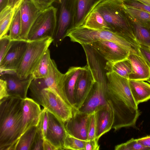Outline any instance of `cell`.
Instances as JSON below:
<instances>
[{"mask_svg": "<svg viewBox=\"0 0 150 150\" xmlns=\"http://www.w3.org/2000/svg\"><path fill=\"white\" fill-rule=\"evenodd\" d=\"M106 75L105 99L114 114L112 128L115 131L123 127L136 128L141 112L132 94L129 79L113 72H107Z\"/></svg>", "mask_w": 150, "mask_h": 150, "instance_id": "1", "label": "cell"}, {"mask_svg": "<svg viewBox=\"0 0 150 150\" xmlns=\"http://www.w3.org/2000/svg\"><path fill=\"white\" fill-rule=\"evenodd\" d=\"M23 99L9 96L0 100V150H15L21 136Z\"/></svg>", "mask_w": 150, "mask_h": 150, "instance_id": "2", "label": "cell"}, {"mask_svg": "<svg viewBox=\"0 0 150 150\" xmlns=\"http://www.w3.org/2000/svg\"><path fill=\"white\" fill-rule=\"evenodd\" d=\"M92 10L101 15L111 31L126 39L134 48L140 47L133 32L131 17L122 0H102Z\"/></svg>", "mask_w": 150, "mask_h": 150, "instance_id": "3", "label": "cell"}, {"mask_svg": "<svg viewBox=\"0 0 150 150\" xmlns=\"http://www.w3.org/2000/svg\"><path fill=\"white\" fill-rule=\"evenodd\" d=\"M67 37H69L71 42H77L81 45H88L103 40L115 42L129 51L133 47L126 39L107 30H95L81 26L69 29L67 32Z\"/></svg>", "mask_w": 150, "mask_h": 150, "instance_id": "4", "label": "cell"}, {"mask_svg": "<svg viewBox=\"0 0 150 150\" xmlns=\"http://www.w3.org/2000/svg\"><path fill=\"white\" fill-rule=\"evenodd\" d=\"M46 88L55 90L67 103L73 107L65 92L64 74L60 71L55 62L51 59L47 76L42 78L33 79L32 81L29 88L30 97L32 98L36 96Z\"/></svg>", "mask_w": 150, "mask_h": 150, "instance_id": "5", "label": "cell"}, {"mask_svg": "<svg viewBox=\"0 0 150 150\" xmlns=\"http://www.w3.org/2000/svg\"><path fill=\"white\" fill-rule=\"evenodd\" d=\"M53 39L47 37L38 40L28 41L27 48L21 63L15 73L21 79L32 75Z\"/></svg>", "mask_w": 150, "mask_h": 150, "instance_id": "6", "label": "cell"}, {"mask_svg": "<svg viewBox=\"0 0 150 150\" xmlns=\"http://www.w3.org/2000/svg\"><path fill=\"white\" fill-rule=\"evenodd\" d=\"M77 0H55L57 8L56 25L52 42L58 47L66 37L67 32L73 26Z\"/></svg>", "mask_w": 150, "mask_h": 150, "instance_id": "7", "label": "cell"}, {"mask_svg": "<svg viewBox=\"0 0 150 150\" xmlns=\"http://www.w3.org/2000/svg\"><path fill=\"white\" fill-rule=\"evenodd\" d=\"M31 98L64 123L72 116L74 108L67 103L54 90L44 88Z\"/></svg>", "mask_w": 150, "mask_h": 150, "instance_id": "8", "label": "cell"}, {"mask_svg": "<svg viewBox=\"0 0 150 150\" xmlns=\"http://www.w3.org/2000/svg\"><path fill=\"white\" fill-rule=\"evenodd\" d=\"M57 8L52 5L43 10L37 18L28 33L27 40L34 41L53 38L57 23Z\"/></svg>", "mask_w": 150, "mask_h": 150, "instance_id": "9", "label": "cell"}, {"mask_svg": "<svg viewBox=\"0 0 150 150\" xmlns=\"http://www.w3.org/2000/svg\"><path fill=\"white\" fill-rule=\"evenodd\" d=\"M96 81L81 108L80 111L91 114L99 108L107 103L105 95L107 88V79L104 70L97 71L93 73Z\"/></svg>", "mask_w": 150, "mask_h": 150, "instance_id": "10", "label": "cell"}, {"mask_svg": "<svg viewBox=\"0 0 150 150\" xmlns=\"http://www.w3.org/2000/svg\"><path fill=\"white\" fill-rule=\"evenodd\" d=\"M28 40H11L4 57L0 62L1 74L15 73L25 54Z\"/></svg>", "mask_w": 150, "mask_h": 150, "instance_id": "11", "label": "cell"}, {"mask_svg": "<svg viewBox=\"0 0 150 150\" xmlns=\"http://www.w3.org/2000/svg\"><path fill=\"white\" fill-rule=\"evenodd\" d=\"M96 81L87 64L82 67L74 90V109L79 110L83 104Z\"/></svg>", "mask_w": 150, "mask_h": 150, "instance_id": "12", "label": "cell"}, {"mask_svg": "<svg viewBox=\"0 0 150 150\" xmlns=\"http://www.w3.org/2000/svg\"><path fill=\"white\" fill-rule=\"evenodd\" d=\"M88 45L108 62H114L127 59L129 54V51L110 41L99 40Z\"/></svg>", "mask_w": 150, "mask_h": 150, "instance_id": "13", "label": "cell"}, {"mask_svg": "<svg viewBox=\"0 0 150 150\" xmlns=\"http://www.w3.org/2000/svg\"><path fill=\"white\" fill-rule=\"evenodd\" d=\"M91 114L74 108L72 117L64 123L67 134L77 139L87 141Z\"/></svg>", "mask_w": 150, "mask_h": 150, "instance_id": "14", "label": "cell"}, {"mask_svg": "<svg viewBox=\"0 0 150 150\" xmlns=\"http://www.w3.org/2000/svg\"><path fill=\"white\" fill-rule=\"evenodd\" d=\"M48 122L45 139L58 150H64V145L67 133L64 123L55 115L48 111Z\"/></svg>", "mask_w": 150, "mask_h": 150, "instance_id": "15", "label": "cell"}, {"mask_svg": "<svg viewBox=\"0 0 150 150\" xmlns=\"http://www.w3.org/2000/svg\"><path fill=\"white\" fill-rule=\"evenodd\" d=\"M20 8L21 24L20 38L28 40V35L32 26L43 10L39 8L33 0H24Z\"/></svg>", "mask_w": 150, "mask_h": 150, "instance_id": "16", "label": "cell"}, {"mask_svg": "<svg viewBox=\"0 0 150 150\" xmlns=\"http://www.w3.org/2000/svg\"><path fill=\"white\" fill-rule=\"evenodd\" d=\"M139 48L131 49L127 59L132 67L129 79L146 81L150 76V67L142 55Z\"/></svg>", "mask_w": 150, "mask_h": 150, "instance_id": "17", "label": "cell"}, {"mask_svg": "<svg viewBox=\"0 0 150 150\" xmlns=\"http://www.w3.org/2000/svg\"><path fill=\"white\" fill-rule=\"evenodd\" d=\"M2 78L6 82L9 96H15L23 99L27 97L28 89L33 79L32 75L24 79H21L15 73L2 74Z\"/></svg>", "mask_w": 150, "mask_h": 150, "instance_id": "18", "label": "cell"}, {"mask_svg": "<svg viewBox=\"0 0 150 150\" xmlns=\"http://www.w3.org/2000/svg\"><path fill=\"white\" fill-rule=\"evenodd\" d=\"M41 111L40 105L31 98L23 99L21 136L31 127L37 126Z\"/></svg>", "mask_w": 150, "mask_h": 150, "instance_id": "19", "label": "cell"}, {"mask_svg": "<svg viewBox=\"0 0 150 150\" xmlns=\"http://www.w3.org/2000/svg\"><path fill=\"white\" fill-rule=\"evenodd\" d=\"M96 124V139L98 141L103 134L112 128L114 114L112 107L107 103L95 111Z\"/></svg>", "mask_w": 150, "mask_h": 150, "instance_id": "20", "label": "cell"}, {"mask_svg": "<svg viewBox=\"0 0 150 150\" xmlns=\"http://www.w3.org/2000/svg\"><path fill=\"white\" fill-rule=\"evenodd\" d=\"M130 15L137 41L141 45L150 47V22L137 20Z\"/></svg>", "mask_w": 150, "mask_h": 150, "instance_id": "21", "label": "cell"}, {"mask_svg": "<svg viewBox=\"0 0 150 150\" xmlns=\"http://www.w3.org/2000/svg\"><path fill=\"white\" fill-rule=\"evenodd\" d=\"M130 91L137 105L150 99V84L142 80L129 79Z\"/></svg>", "mask_w": 150, "mask_h": 150, "instance_id": "22", "label": "cell"}, {"mask_svg": "<svg viewBox=\"0 0 150 150\" xmlns=\"http://www.w3.org/2000/svg\"><path fill=\"white\" fill-rule=\"evenodd\" d=\"M102 0H77L75 16L71 28L82 26L94 6Z\"/></svg>", "mask_w": 150, "mask_h": 150, "instance_id": "23", "label": "cell"}, {"mask_svg": "<svg viewBox=\"0 0 150 150\" xmlns=\"http://www.w3.org/2000/svg\"><path fill=\"white\" fill-rule=\"evenodd\" d=\"M82 67H71L64 73L65 89L67 98L74 108V90L75 84Z\"/></svg>", "mask_w": 150, "mask_h": 150, "instance_id": "24", "label": "cell"}, {"mask_svg": "<svg viewBox=\"0 0 150 150\" xmlns=\"http://www.w3.org/2000/svg\"><path fill=\"white\" fill-rule=\"evenodd\" d=\"M104 69L107 72H114L129 79V75L132 71V67L130 61L127 58L114 62L107 61Z\"/></svg>", "mask_w": 150, "mask_h": 150, "instance_id": "25", "label": "cell"}, {"mask_svg": "<svg viewBox=\"0 0 150 150\" xmlns=\"http://www.w3.org/2000/svg\"><path fill=\"white\" fill-rule=\"evenodd\" d=\"M82 26L95 30H107L110 28L101 15L97 11L92 10Z\"/></svg>", "mask_w": 150, "mask_h": 150, "instance_id": "26", "label": "cell"}, {"mask_svg": "<svg viewBox=\"0 0 150 150\" xmlns=\"http://www.w3.org/2000/svg\"><path fill=\"white\" fill-rule=\"evenodd\" d=\"M37 131V126L28 129L20 137L15 150H31Z\"/></svg>", "mask_w": 150, "mask_h": 150, "instance_id": "27", "label": "cell"}, {"mask_svg": "<svg viewBox=\"0 0 150 150\" xmlns=\"http://www.w3.org/2000/svg\"><path fill=\"white\" fill-rule=\"evenodd\" d=\"M17 9L7 6L0 12V38L7 35Z\"/></svg>", "mask_w": 150, "mask_h": 150, "instance_id": "28", "label": "cell"}, {"mask_svg": "<svg viewBox=\"0 0 150 150\" xmlns=\"http://www.w3.org/2000/svg\"><path fill=\"white\" fill-rule=\"evenodd\" d=\"M51 59L50 51L48 49L44 53L32 74L33 79L42 78L47 76Z\"/></svg>", "mask_w": 150, "mask_h": 150, "instance_id": "29", "label": "cell"}, {"mask_svg": "<svg viewBox=\"0 0 150 150\" xmlns=\"http://www.w3.org/2000/svg\"><path fill=\"white\" fill-rule=\"evenodd\" d=\"M21 24L20 7L16 11L9 29V36L11 40H21Z\"/></svg>", "mask_w": 150, "mask_h": 150, "instance_id": "30", "label": "cell"}, {"mask_svg": "<svg viewBox=\"0 0 150 150\" xmlns=\"http://www.w3.org/2000/svg\"><path fill=\"white\" fill-rule=\"evenodd\" d=\"M86 141L77 139L67 134L64 142V150H85Z\"/></svg>", "mask_w": 150, "mask_h": 150, "instance_id": "31", "label": "cell"}, {"mask_svg": "<svg viewBox=\"0 0 150 150\" xmlns=\"http://www.w3.org/2000/svg\"><path fill=\"white\" fill-rule=\"evenodd\" d=\"M115 150H150V148L139 144L137 139H131L126 142L115 146Z\"/></svg>", "mask_w": 150, "mask_h": 150, "instance_id": "32", "label": "cell"}, {"mask_svg": "<svg viewBox=\"0 0 150 150\" xmlns=\"http://www.w3.org/2000/svg\"><path fill=\"white\" fill-rule=\"evenodd\" d=\"M124 6L126 11L135 19L150 22V13L126 6L125 5Z\"/></svg>", "mask_w": 150, "mask_h": 150, "instance_id": "33", "label": "cell"}, {"mask_svg": "<svg viewBox=\"0 0 150 150\" xmlns=\"http://www.w3.org/2000/svg\"><path fill=\"white\" fill-rule=\"evenodd\" d=\"M48 122V111L46 108H44L42 110L37 128L42 132L44 139L46 134Z\"/></svg>", "mask_w": 150, "mask_h": 150, "instance_id": "34", "label": "cell"}, {"mask_svg": "<svg viewBox=\"0 0 150 150\" xmlns=\"http://www.w3.org/2000/svg\"><path fill=\"white\" fill-rule=\"evenodd\" d=\"M125 6L147 11L150 13V5L138 0H122Z\"/></svg>", "mask_w": 150, "mask_h": 150, "instance_id": "35", "label": "cell"}, {"mask_svg": "<svg viewBox=\"0 0 150 150\" xmlns=\"http://www.w3.org/2000/svg\"><path fill=\"white\" fill-rule=\"evenodd\" d=\"M11 41L9 35L7 34L0 38V62L6 53Z\"/></svg>", "mask_w": 150, "mask_h": 150, "instance_id": "36", "label": "cell"}, {"mask_svg": "<svg viewBox=\"0 0 150 150\" xmlns=\"http://www.w3.org/2000/svg\"><path fill=\"white\" fill-rule=\"evenodd\" d=\"M96 124L95 112L91 114L88 128L87 140L96 139Z\"/></svg>", "mask_w": 150, "mask_h": 150, "instance_id": "37", "label": "cell"}, {"mask_svg": "<svg viewBox=\"0 0 150 150\" xmlns=\"http://www.w3.org/2000/svg\"><path fill=\"white\" fill-rule=\"evenodd\" d=\"M44 139L42 132L37 129L36 133L31 150H43Z\"/></svg>", "mask_w": 150, "mask_h": 150, "instance_id": "38", "label": "cell"}, {"mask_svg": "<svg viewBox=\"0 0 150 150\" xmlns=\"http://www.w3.org/2000/svg\"><path fill=\"white\" fill-rule=\"evenodd\" d=\"M9 96L6 82L4 79L1 78L0 80V100Z\"/></svg>", "mask_w": 150, "mask_h": 150, "instance_id": "39", "label": "cell"}, {"mask_svg": "<svg viewBox=\"0 0 150 150\" xmlns=\"http://www.w3.org/2000/svg\"><path fill=\"white\" fill-rule=\"evenodd\" d=\"M55 0H33L36 5L44 10L52 5Z\"/></svg>", "mask_w": 150, "mask_h": 150, "instance_id": "40", "label": "cell"}, {"mask_svg": "<svg viewBox=\"0 0 150 150\" xmlns=\"http://www.w3.org/2000/svg\"><path fill=\"white\" fill-rule=\"evenodd\" d=\"M98 142V141L96 139L87 141L85 144V150H99L100 146Z\"/></svg>", "mask_w": 150, "mask_h": 150, "instance_id": "41", "label": "cell"}, {"mask_svg": "<svg viewBox=\"0 0 150 150\" xmlns=\"http://www.w3.org/2000/svg\"><path fill=\"white\" fill-rule=\"evenodd\" d=\"M139 49L142 55L150 67V51L141 45Z\"/></svg>", "mask_w": 150, "mask_h": 150, "instance_id": "42", "label": "cell"}, {"mask_svg": "<svg viewBox=\"0 0 150 150\" xmlns=\"http://www.w3.org/2000/svg\"><path fill=\"white\" fill-rule=\"evenodd\" d=\"M24 0H8V6L17 9L21 6Z\"/></svg>", "mask_w": 150, "mask_h": 150, "instance_id": "43", "label": "cell"}, {"mask_svg": "<svg viewBox=\"0 0 150 150\" xmlns=\"http://www.w3.org/2000/svg\"><path fill=\"white\" fill-rule=\"evenodd\" d=\"M137 139L138 142L142 145L150 148V135Z\"/></svg>", "mask_w": 150, "mask_h": 150, "instance_id": "44", "label": "cell"}, {"mask_svg": "<svg viewBox=\"0 0 150 150\" xmlns=\"http://www.w3.org/2000/svg\"><path fill=\"white\" fill-rule=\"evenodd\" d=\"M43 150H58V149L50 142L45 139L43 141Z\"/></svg>", "mask_w": 150, "mask_h": 150, "instance_id": "45", "label": "cell"}, {"mask_svg": "<svg viewBox=\"0 0 150 150\" xmlns=\"http://www.w3.org/2000/svg\"><path fill=\"white\" fill-rule=\"evenodd\" d=\"M8 0H0V12L8 6Z\"/></svg>", "mask_w": 150, "mask_h": 150, "instance_id": "46", "label": "cell"}, {"mask_svg": "<svg viewBox=\"0 0 150 150\" xmlns=\"http://www.w3.org/2000/svg\"><path fill=\"white\" fill-rule=\"evenodd\" d=\"M145 4L150 5V0H138Z\"/></svg>", "mask_w": 150, "mask_h": 150, "instance_id": "47", "label": "cell"}, {"mask_svg": "<svg viewBox=\"0 0 150 150\" xmlns=\"http://www.w3.org/2000/svg\"><path fill=\"white\" fill-rule=\"evenodd\" d=\"M148 50H149V51H150V47H144V46Z\"/></svg>", "mask_w": 150, "mask_h": 150, "instance_id": "48", "label": "cell"}, {"mask_svg": "<svg viewBox=\"0 0 150 150\" xmlns=\"http://www.w3.org/2000/svg\"><path fill=\"white\" fill-rule=\"evenodd\" d=\"M146 81H147L148 82L150 83V76L148 79Z\"/></svg>", "mask_w": 150, "mask_h": 150, "instance_id": "49", "label": "cell"}]
</instances>
